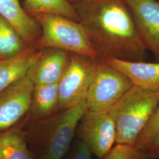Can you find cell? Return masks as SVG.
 Masks as SVG:
<instances>
[{"instance_id":"cell-22","label":"cell","mask_w":159,"mask_h":159,"mask_svg":"<svg viewBox=\"0 0 159 159\" xmlns=\"http://www.w3.org/2000/svg\"><path fill=\"white\" fill-rule=\"evenodd\" d=\"M69 3H70L71 5H74L75 4L77 3L78 2H79L81 0H67Z\"/></svg>"},{"instance_id":"cell-14","label":"cell","mask_w":159,"mask_h":159,"mask_svg":"<svg viewBox=\"0 0 159 159\" xmlns=\"http://www.w3.org/2000/svg\"><path fill=\"white\" fill-rule=\"evenodd\" d=\"M40 53V50L27 47L16 56L0 60V93L27 74Z\"/></svg>"},{"instance_id":"cell-9","label":"cell","mask_w":159,"mask_h":159,"mask_svg":"<svg viewBox=\"0 0 159 159\" xmlns=\"http://www.w3.org/2000/svg\"><path fill=\"white\" fill-rule=\"evenodd\" d=\"M146 50L159 62V2L156 0H125Z\"/></svg>"},{"instance_id":"cell-15","label":"cell","mask_w":159,"mask_h":159,"mask_svg":"<svg viewBox=\"0 0 159 159\" xmlns=\"http://www.w3.org/2000/svg\"><path fill=\"white\" fill-rule=\"evenodd\" d=\"M24 119L11 127L0 130V159H34L23 129Z\"/></svg>"},{"instance_id":"cell-10","label":"cell","mask_w":159,"mask_h":159,"mask_svg":"<svg viewBox=\"0 0 159 159\" xmlns=\"http://www.w3.org/2000/svg\"><path fill=\"white\" fill-rule=\"evenodd\" d=\"M70 56V52L59 48L41 49L26 75L34 85L58 83L67 66Z\"/></svg>"},{"instance_id":"cell-21","label":"cell","mask_w":159,"mask_h":159,"mask_svg":"<svg viewBox=\"0 0 159 159\" xmlns=\"http://www.w3.org/2000/svg\"><path fill=\"white\" fill-rule=\"evenodd\" d=\"M146 157L152 159L159 157V129L154 134L149 145Z\"/></svg>"},{"instance_id":"cell-13","label":"cell","mask_w":159,"mask_h":159,"mask_svg":"<svg viewBox=\"0 0 159 159\" xmlns=\"http://www.w3.org/2000/svg\"><path fill=\"white\" fill-rule=\"evenodd\" d=\"M60 111L58 83L34 85L26 121L45 119Z\"/></svg>"},{"instance_id":"cell-5","label":"cell","mask_w":159,"mask_h":159,"mask_svg":"<svg viewBox=\"0 0 159 159\" xmlns=\"http://www.w3.org/2000/svg\"><path fill=\"white\" fill-rule=\"evenodd\" d=\"M133 86L125 74L100 59L86 97L87 110L108 111Z\"/></svg>"},{"instance_id":"cell-18","label":"cell","mask_w":159,"mask_h":159,"mask_svg":"<svg viewBox=\"0 0 159 159\" xmlns=\"http://www.w3.org/2000/svg\"><path fill=\"white\" fill-rule=\"evenodd\" d=\"M159 129V100L157 107L147 126L140 134L134 146L146 157L148 148L154 134Z\"/></svg>"},{"instance_id":"cell-16","label":"cell","mask_w":159,"mask_h":159,"mask_svg":"<svg viewBox=\"0 0 159 159\" xmlns=\"http://www.w3.org/2000/svg\"><path fill=\"white\" fill-rule=\"evenodd\" d=\"M23 7L30 16L36 13H50L79 22L74 7L67 0H24Z\"/></svg>"},{"instance_id":"cell-20","label":"cell","mask_w":159,"mask_h":159,"mask_svg":"<svg viewBox=\"0 0 159 159\" xmlns=\"http://www.w3.org/2000/svg\"><path fill=\"white\" fill-rule=\"evenodd\" d=\"M73 145L63 159H91L90 151L79 139Z\"/></svg>"},{"instance_id":"cell-4","label":"cell","mask_w":159,"mask_h":159,"mask_svg":"<svg viewBox=\"0 0 159 159\" xmlns=\"http://www.w3.org/2000/svg\"><path fill=\"white\" fill-rule=\"evenodd\" d=\"M30 16L38 22L41 30L40 38L33 47L35 49L56 48L70 53L100 58L79 22L50 13H36Z\"/></svg>"},{"instance_id":"cell-2","label":"cell","mask_w":159,"mask_h":159,"mask_svg":"<svg viewBox=\"0 0 159 159\" xmlns=\"http://www.w3.org/2000/svg\"><path fill=\"white\" fill-rule=\"evenodd\" d=\"M87 110L84 100L45 119L27 121L24 117L23 129L34 159H63Z\"/></svg>"},{"instance_id":"cell-11","label":"cell","mask_w":159,"mask_h":159,"mask_svg":"<svg viewBox=\"0 0 159 159\" xmlns=\"http://www.w3.org/2000/svg\"><path fill=\"white\" fill-rule=\"evenodd\" d=\"M0 16L16 30L27 47H33L40 38V25L24 10L19 0H0Z\"/></svg>"},{"instance_id":"cell-12","label":"cell","mask_w":159,"mask_h":159,"mask_svg":"<svg viewBox=\"0 0 159 159\" xmlns=\"http://www.w3.org/2000/svg\"><path fill=\"white\" fill-rule=\"evenodd\" d=\"M102 60L125 74L133 85L159 92V62L131 61L113 58Z\"/></svg>"},{"instance_id":"cell-6","label":"cell","mask_w":159,"mask_h":159,"mask_svg":"<svg viewBox=\"0 0 159 159\" xmlns=\"http://www.w3.org/2000/svg\"><path fill=\"white\" fill-rule=\"evenodd\" d=\"M100 59L70 53L67 66L58 82L60 111L85 100Z\"/></svg>"},{"instance_id":"cell-8","label":"cell","mask_w":159,"mask_h":159,"mask_svg":"<svg viewBox=\"0 0 159 159\" xmlns=\"http://www.w3.org/2000/svg\"><path fill=\"white\" fill-rule=\"evenodd\" d=\"M34 84L27 75L0 93V130L17 125L29 111Z\"/></svg>"},{"instance_id":"cell-3","label":"cell","mask_w":159,"mask_h":159,"mask_svg":"<svg viewBox=\"0 0 159 159\" xmlns=\"http://www.w3.org/2000/svg\"><path fill=\"white\" fill-rule=\"evenodd\" d=\"M159 92L134 85L108 111L116 127V144L134 146L157 107Z\"/></svg>"},{"instance_id":"cell-17","label":"cell","mask_w":159,"mask_h":159,"mask_svg":"<svg viewBox=\"0 0 159 159\" xmlns=\"http://www.w3.org/2000/svg\"><path fill=\"white\" fill-rule=\"evenodd\" d=\"M26 48L16 30L0 16V60L16 56Z\"/></svg>"},{"instance_id":"cell-1","label":"cell","mask_w":159,"mask_h":159,"mask_svg":"<svg viewBox=\"0 0 159 159\" xmlns=\"http://www.w3.org/2000/svg\"><path fill=\"white\" fill-rule=\"evenodd\" d=\"M73 6L100 58L146 61L148 51L125 0H81Z\"/></svg>"},{"instance_id":"cell-19","label":"cell","mask_w":159,"mask_h":159,"mask_svg":"<svg viewBox=\"0 0 159 159\" xmlns=\"http://www.w3.org/2000/svg\"><path fill=\"white\" fill-rule=\"evenodd\" d=\"M134 146L116 144L106 155L99 159H145Z\"/></svg>"},{"instance_id":"cell-7","label":"cell","mask_w":159,"mask_h":159,"mask_svg":"<svg viewBox=\"0 0 159 159\" xmlns=\"http://www.w3.org/2000/svg\"><path fill=\"white\" fill-rule=\"evenodd\" d=\"M80 140L98 159L106 155L116 143V127L108 111L87 110L77 131Z\"/></svg>"}]
</instances>
